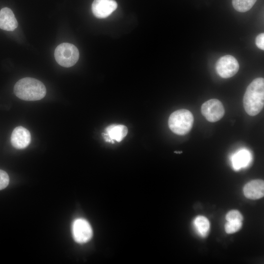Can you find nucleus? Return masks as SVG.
<instances>
[{"instance_id": "nucleus-12", "label": "nucleus", "mask_w": 264, "mask_h": 264, "mask_svg": "<svg viewBox=\"0 0 264 264\" xmlns=\"http://www.w3.org/2000/svg\"><path fill=\"white\" fill-rule=\"evenodd\" d=\"M107 134L105 136L107 137L105 139L107 141L115 140L121 142L126 136L128 133L127 128L123 125H111L106 129Z\"/></svg>"}, {"instance_id": "nucleus-7", "label": "nucleus", "mask_w": 264, "mask_h": 264, "mask_svg": "<svg viewBox=\"0 0 264 264\" xmlns=\"http://www.w3.org/2000/svg\"><path fill=\"white\" fill-rule=\"evenodd\" d=\"M72 233L74 240L78 243L88 242L92 237V229L85 219L79 218L74 220L72 225Z\"/></svg>"}, {"instance_id": "nucleus-2", "label": "nucleus", "mask_w": 264, "mask_h": 264, "mask_svg": "<svg viewBox=\"0 0 264 264\" xmlns=\"http://www.w3.org/2000/svg\"><path fill=\"white\" fill-rule=\"evenodd\" d=\"M14 92L19 98L25 101H37L43 98L46 92L44 84L30 77L19 80L14 87Z\"/></svg>"}, {"instance_id": "nucleus-14", "label": "nucleus", "mask_w": 264, "mask_h": 264, "mask_svg": "<svg viewBox=\"0 0 264 264\" xmlns=\"http://www.w3.org/2000/svg\"><path fill=\"white\" fill-rule=\"evenodd\" d=\"M194 224L199 234L203 237H206L210 227L208 219L204 216H198L195 220Z\"/></svg>"}, {"instance_id": "nucleus-6", "label": "nucleus", "mask_w": 264, "mask_h": 264, "mask_svg": "<svg viewBox=\"0 0 264 264\" xmlns=\"http://www.w3.org/2000/svg\"><path fill=\"white\" fill-rule=\"evenodd\" d=\"M201 112L207 121L215 122L223 116L225 111L223 104L220 100L212 99L202 105Z\"/></svg>"}, {"instance_id": "nucleus-10", "label": "nucleus", "mask_w": 264, "mask_h": 264, "mask_svg": "<svg viewBox=\"0 0 264 264\" xmlns=\"http://www.w3.org/2000/svg\"><path fill=\"white\" fill-rule=\"evenodd\" d=\"M243 193L246 198L251 199L262 198L264 195V182L261 179H255L246 183L243 187Z\"/></svg>"}, {"instance_id": "nucleus-4", "label": "nucleus", "mask_w": 264, "mask_h": 264, "mask_svg": "<svg viewBox=\"0 0 264 264\" xmlns=\"http://www.w3.org/2000/svg\"><path fill=\"white\" fill-rule=\"evenodd\" d=\"M55 59L60 66L69 67L74 66L78 61L79 52L73 44L64 43L57 46L54 51Z\"/></svg>"}, {"instance_id": "nucleus-20", "label": "nucleus", "mask_w": 264, "mask_h": 264, "mask_svg": "<svg viewBox=\"0 0 264 264\" xmlns=\"http://www.w3.org/2000/svg\"><path fill=\"white\" fill-rule=\"evenodd\" d=\"M174 153L176 154H181L182 153V151H175Z\"/></svg>"}, {"instance_id": "nucleus-16", "label": "nucleus", "mask_w": 264, "mask_h": 264, "mask_svg": "<svg viewBox=\"0 0 264 264\" xmlns=\"http://www.w3.org/2000/svg\"><path fill=\"white\" fill-rule=\"evenodd\" d=\"M242 226V221H227L225 224V230L228 234H232L239 231Z\"/></svg>"}, {"instance_id": "nucleus-19", "label": "nucleus", "mask_w": 264, "mask_h": 264, "mask_svg": "<svg viewBox=\"0 0 264 264\" xmlns=\"http://www.w3.org/2000/svg\"><path fill=\"white\" fill-rule=\"evenodd\" d=\"M255 43L257 46L262 50L264 49V34L262 33L256 38Z\"/></svg>"}, {"instance_id": "nucleus-15", "label": "nucleus", "mask_w": 264, "mask_h": 264, "mask_svg": "<svg viewBox=\"0 0 264 264\" xmlns=\"http://www.w3.org/2000/svg\"><path fill=\"white\" fill-rule=\"evenodd\" d=\"M257 0H232L234 9L240 12H245L249 10Z\"/></svg>"}, {"instance_id": "nucleus-11", "label": "nucleus", "mask_w": 264, "mask_h": 264, "mask_svg": "<svg viewBox=\"0 0 264 264\" xmlns=\"http://www.w3.org/2000/svg\"><path fill=\"white\" fill-rule=\"evenodd\" d=\"M18 25L12 10L4 7L0 10V28L8 31L14 30Z\"/></svg>"}, {"instance_id": "nucleus-8", "label": "nucleus", "mask_w": 264, "mask_h": 264, "mask_svg": "<svg viewBox=\"0 0 264 264\" xmlns=\"http://www.w3.org/2000/svg\"><path fill=\"white\" fill-rule=\"evenodd\" d=\"M117 7L115 0H94L91 6L93 15L100 19L108 17Z\"/></svg>"}, {"instance_id": "nucleus-3", "label": "nucleus", "mask_w": 264, "mask_h": 264, "mask_svg": "<svg viewBox=\"0 0 264 264\" xmlns=\"http://www.w3.org/2000/svg\"><path fill=\"white\" fill-rule=\"evenodd\" d=\"M194 122L192 112L186 109H180L173 112L169 116L168 126L175 133L184 135L191 130Z\"/></svg>"}, {"instance_id": "nucleus-17", "label": "nucleus", "mask_w": 264, "mask_h": 264, "mask_svg": "<svg viewBox=\"0 0 264 264\" xmlns=\"http://www.w3.org/2000/svg\"><path fill=\"white\" fill-rule=\"evenodd\" d=\"M225 218L227 221H242L243 220L242 215L239 211L236 210H232L229 211L227 213Z\"/></svg>"}, {"instance_id": "nucleus-9", "label": "nucleus", "mask_w": 264, "mask_h": 264, "mask_svg": "<svg viewBox=\"0 0 264 264\" xmlns=\"http://www.w3.org/2000/svg\"><path fill=\"white\" fill-rule=\"evenodd\" d=\"M31 141L29 131L22 126L15 128L11 134V143L13 146L18 149L27 147Z\"/></svg>"}, {"instance_id": "nucleus-13", "label": "nucleus", "mask_w": 264, "mask_h": 264, "mask_svg": "<svg viewBox=\"0 0 264 264\" xmlns=\"http://www.w3.org/2000/svg\"><path fill=\"white\" fill-rule=\"evenodd\" d=\"M251 159L250 153L246 149L240 150L231 157L233 167L236 170L247 166L250 162Z\"/></svg>"}, {"instance_id": "nucleus-5", "label": "nucleus", "mask_w": 264, "mask_h": 264, "mask_svg": "<svg viewBox=\"0 0 264 264\" xmlns=\"http://www.w3.org/2000/svg\"><path fill=\"white\" fill-rule=\"evenodd\" d=\"M217 73L223 78H229L235 75L239 69V64L233 56L227 55L220 57L215 66Z\"/></svg>"}, {"instance_id": "nucleus-18", "label": "nucleus", "mask_w": 264, "mask_h": 264, "mask_svg": "<svg viewBox=\"0 0 264 264\" xmlns=\"http://www.w3.org/2000/svg\"><path fill=\"white\" fill-rule=\"evenodd\" d=\"M9 182V177L7 173L0 169V190L6 188Z\"/></svg>"}, {"instance_id": "nucleus-1", "label": "nucleus", "mask_w": 264, "mask_h": 264, "mask_svg": "<svg viewBox=\"0 0 264 264\" xmlns=\"http://www.w3.org/2000/svg\"><path fill=\"white\" fill-rule=\"evenodd\" d=\"M243 106L250 116L259 113L264 106V79L257 78L247 87L243 98Z\"/></svg>"}]
</instances>
